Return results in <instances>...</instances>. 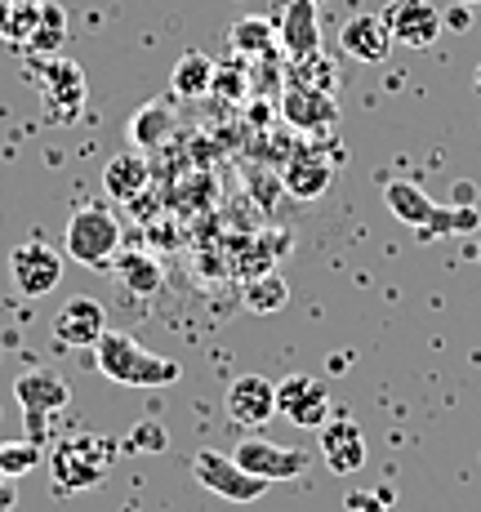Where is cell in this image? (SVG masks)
Instances as JSON below:
<instances>
[{
  "label": "cell",
  "instance_id": "cell-9",
  "mask_svg": "<svg viewBox=\"0 0 481 512\" xmlns=\"http://www.w3.org/2000/svg\"><path fill=\"white\" fill-rule=\"evenodd\" d=\"M9 281H14L18 294L41 299V294L58 290V281H63V254L41 241L14 245V254H9Z\"/></svg>",
  "mask_w": 481,
  "mask_h": 512
},
{
  "label": "cell",
  "instance_id": "cell-8",
  "mask_svg": "<svg viewBox=\"0 0 481 512\" xmlns=\"http://www.w3.org/2000/svg\"><path fill=\"white\" fill-rule=\"evenodd\" d=\"M379 18H384L392 45H406V49H433L437 36L446 32L441 9L433 0H388Z\"/></svg>",
  "mask_w": 481,
  "mask_h": 512
},
{
  "label": "cell",
  "instance_id": "cell-12",
  "mask_svg": "<svg viewBox=\"0 0 481 512\" xmlns=\"http://www.w3.org/2000/svg\"><path fill=\"white\" fill-rule=\"evenodd\" d=\"M281 116L303 134H326V130H335V121H339V103H335V94L290 81L286 98H281Z\"/></svg>",
  "mask_w": 481,
  "mask_h": 512
},
{
  "label": "cell",
  "instance_id": "cell-20",
  "mask_svg": "<svg viewBox=\"0 0 481 512\" xmlns=\"http://www.w3.org/2000/svg\"><path fill=\"white\" fill-rule=\"evenodd\" d=\"M170 90H174V98H183V103H192V98H205V94L214 90V58L201 54V49H188V54L174 63Z\"/></svg>",
  "mask_w": 481,
  "mask_h": 512
},
{
  "label": "cell",
  "instance_id": "cell-16",
  "mask_svg": "<svg viewBox=\"0 0 481 512\" xmlns=\"http://www.w3.org/2000/svg\"><path fill=\"white\" fill-rule=\"evenodd\" d=\"M339 45H343V54H348V58L375 67V63H388L392 36H388V27H384V18H379V14H357V18H348V23H343Z\"/></svg>",
  "mask_w": 481,
  "mask_h": 512
},
{
  "label": "cell",
  "instance_id": "cell-22",
  "mask_svg": "<svg viewBox=\"0 0 481 512\" xmlns=\"http://www.w3.org/2000/svg\"><path fill=\"white\" fill-rule=\"evenodd\" d=\"M228 45H232V54H237V58H263V54H272V45H277V18H263V14L241 18V23H232Z\"/></svg>",
  "mask_w": 481,
  "mask_h": 512
},
{
  "label": "cell",
  "instance_id": "cell-15",
  "mask_svg": "<svg viewBox=\"0 0 481 512\" xmlns=\"http://www.w3.org/2000/svg\"><path fill=\"white\" fill-rule=\"evenodd\" d=\"M277 41L290 58H308L321 49V18H317V0H286L277 18Z\"/></svg>",
  "mask_w": 481,
  "mask_h": 512
},
{
  "label": "cell",
  "instance_id": "cell-19",
  "mask_svg": "<svg viewBox=\"0 0 481 512\" xmlns=\"http://www.w3.org/2000/svg\"><path fill=\"white\" fill-rule=\"evenodd\" d=\"M147 183H152V165H147L143 152L112 156L103 170V192L112 196V201H134V196L147 192Z\"/></svg>",
  "mask_w": 481,
  "mask_h": 512
},
{
  "label": "cell",
  "instance_id": "cell-10",
  "mask_svg": "<svg viewBox=\"0 0 481 512\" xmlns=\"http://www.w3.org/2000/svg\"><path fill=\"white\" fill-rule=\"evenodd\" d=\"M277 415L294 428H321L330 419V383L317 374H286L277 383Z\"/></svg>",
  "mask_w": 481,
  "mask_h": 512
},
{
  "label": "cell",
  "instance_id": "cell-27",
  "mask_svg": "<svg viewBox=\"0 0 481 512\" xmlns=\"http://www.w3.org/2000/svg\"><path fill=\"white\" fill-rule=\"evenodd\" d=\"M290 81L335 94V67H330V58L317 49V54H308V58H294V63H290Z\"/></svg>",
  "mask_w": 481,
  "mask_h": 512
},
{
  "label": "cell",
  "instance_id": "cell-13",
  "mask_svg": "<svg viewBox=\"0 0 481 512\" xmlns=\"http://www.w3.org/2000/svg\"><path fill=\"white\" fill-rule=\"evenodd\" d=\"M321 459L335 477H352V472L366 468V437H361L357 419L339 415L321 423Z\"/></svg>",
  "mask_w": 481,
  "mask_h": 512
},
{
  "label": "cell",
  "instance_id": "cell-2",
  "mask_svg": "<svg viewBox=\"0 0 481 512\" xmlns=\"http://www.w3.org/2000/svg\"><path fill=\"white\" fill-rule=\"evenodd\" d=\"M112 459L116 441L94 437V432H72L49 450V481H54L58 495H85L112 472Z\"/></svg>",
  "mask_w": 481,
  "mask_h": 512
},
{
  "label": "cell",
  "instance_id": "cell-5",
  "mask_svg": "<svg viewBox=\"0 0 481 512\" xmlns=\"http://www.w3.org/2000/svg\"><path fill=\"white\" fill-rule=\"evenodd\" d=\"M192 477L201 490H210V495L228 499V504H254V499L268 495V481L250 477L237 459H232V450L223 455V450H196L192 455Z\"/></svg>",
  "mask_w": 481,
  "mask_h": 512
},
{
  "label": "cell",
  "instance_id": "cell-7",
  "mask_svg": "<svg viewBox=\"0 0 481 512\" xmlns=\"http://www.w3.org/2000/svg\"><path fill=\"white\" fill-rule=\"evenodd\" d=\"M85 72L72 58H49L41 67V112L49 125H72L85 112Z\"/></svg>",
  "mask_w": 481,
  "mask_h": 512
},
{
  "label": "cell",
  "instance_id": "cell-32",
  "mask_svg": "<svg viewBox=\"0 0 481 512\" xmlns=\"http://www.w3.org/2000/svg\"><path fill=\"white\" fill-rule=\"evenodd\" d=\"M459 5H468V9H473V5H481V0H459Z\"/></svg>",
  "mask_w": 481,
  "mask_h": 512
},
{
  "label": "cell",
  "instance_id": "cell-11",
  "mask_svg": "<svg viewBox=\"0 0 481 512\" xmlns=\"http://www.w3.org/2000/svg\"><path fill=\"white\" fill-rule=\"evenodd\" d=\"M228 419L237 428H263V423L277 419V383L263 379V374H241V379L228 383Z\"/></svg>",
  "mask_w": 481,
  "mask_h": 512
},
{
  "label": "cell",
  "instance_id": "cell-30",
  "mask_svg": "<svg viewBox=\"0 0 481 512\" xmlns=\"http://www.w3.org/2000/svg\"><path fill=\"white\" fill-rule=\"evenodd\" d=\"M18 504V486H14V477H0V512H14Z\"/></svg>",
  "mask_w": 481,
  "mask_h": 512
},
{
  "label": "cell",
  "instance_id": "cell-25",
  "mask_svg": "<svg viewBox=\"0 0 481 512\" xmlns=\"http://www.w3.org/2000/svg\"><path fill=\"white\" fill-rule=\"evenodd\" d=\"M170 130H174V116H170V103H165V98L139 107V112H134V121H130V139L139 147L165 143V134H170Z\"/></svg>",
  "mask_w": 481,
  "mask_h": 512
},
{
  "label": "cell",
  "instance_id": "cell-6",
  "mask_svg": "<svg viewBox=\"0 0 481 512\" xmlns=\"http://www.w3.org/2000/svg\"><path fill=\"white\" fill-rule=\"evenodd\" d=\"M232 459L250 472V477L268 481V486H281V481H299L303 472L312 468V450L303 446H277V441H263V437H245L237 441Z\"/></svg>",
  "mask_w": 481,
  "mask_h": 512
},
{
  "label": "cell",
  "instance_id": "cell-3",
  "mask_svg": "<svg viewBox=\"0 0 481 512\" xmlns=\"http://www.w3.org/2000/svg\"><path fill=\"white\" fill-rule=\"evenodd\" d=\"M384 205L392 210V219H401L406 228H415L424 241H433L441 232H473L477 228V210H446V205H433V196L424 192L419 183H406V179H392L384 187Z\"/></svg>",
  "mask_w": 481,
  "mask_h": 512
},
{
  "label": "cell",
  "instance_id": "cell-1",
  "mask_svg": "<svg viewBox=\"0 0 481 512\" xmlns=\"http://www.w3.org/2000/svg\"><path fill=\"white\" fill-rule=\"evenodd\" d=\"M94 366L121 388H174L183 379L179 361L156 357L152 348H143L134 334L103 330L94 343Z\"/></svg>",
  "mask_w": 481,
  "mask_h": 512
},
{
  "label": "cell",
  "instance_id": "cell-26",
  "mask_svg": "<svg viewBox=\"0 0 481 512\" xmlns=\"http://www.w3.org/2000/svg\"><path fill=\"white\" fill-rule=\"evenodd\" d=\"M286 299H290L286 281L272 277V272H263V277H250V285H245V303H250V312H259V317L286 308Z\"/></svg>",
  "mask_w": 481,
  "mask_h": 512
},
{
  "label": "cell",
  "instance_id": "cell-28",
  "mask_svg": "<svg viewBox=\"0 0 481 512\" xmlns=\"http://www.w3.org/2000/svg\"><path fill=\"white\" fill-rule=\"evenodd\" d=\"M36 464H41V446H36V441H5V446H0V477H27V472H32Z\"/></svg>",
  "mask_w": 481,
  "mask_h": 512
},
{
  "label": "cell",
  "instance_id": "cell-21",
  "mask_svg": "<svg viewBox=\"0 0 481 512\" xmlns=\"http://www.w3.org/2000/svg\"><path fill=\"white\" fill-rule=\"evenodd\" d=\"M116 285L121 290H130V294H156L165 285V272H161V263L152 259V254H143V250H125L121 259H116Z\"/></svg>",
  "mask_w": 481,
  "mask_h": 512
},
{
  "label": "cell",
  "instance_id": "cell-31",
  "mask_svg": "<svg viewBox=\"0 0 481 512\" xmlns=\"http://www.w3.org/2000/svg\"><path fill=\"white\" fill-rule=\"evenodd\" d=\"M441 23H446L450 32H468V5H464V9H450V14H441Z\"/></svg>",
  "mask_w": 481,
  "mask_h": 512
},
{
  "label": "cell",
  "instance_id": "cell-33",
  "mask_svg": "<svg viewBox=\"0 0 481 512\" xmlns=\"http://www.w3.org/2000/svg\"><path fill=\"white\" fill-rule=\"evenodd\" d=\"M477 90H481V63H477Z\"/></svg>",
  "mask_w": 481,
  "mask_h": 512
},
{
  "label": "cell",
  "instance_id": "cell-24",
  "mask_svg": "<svg viewBox=\"0 0 481 512\" xmlns=\"http://www.w3.org/2000/svg\"><path fill=\"white\" fill-rule=\"evenodd\" d=\"M41 23V0H0V36L9 45H27Z\"/></svg>",
  "mask_w": 481,
  "mask_h": 512
},
{
  "label": "cell",
  "instance_id": "cell-29",
  "mask_svg": "<svg viewBox=\"0 0 481 512\" xmlns=\"http://www.w3.org/2000/svg\"><path fill=\"white\" fill-rule=\"evenodd\" d=\"M125 446H130V450H147V455H161V450H165V432L156 428V423H147V428H139V432H130V437H125Z\"/></svg>",
  "mask_w": 481,
  "mask_h": 512
},
{
  "label": "cell",
  "instance_id": "cell-23",
  "mask_svg": "<svg viewBox=\"0 0 481 512\" xmlns=\"http://www.w3.org/2000/svg\"><path fill=\"white\" fill-rule=\"evenodd\" d=\"M63 41H67V9L58 5V0H41V23H36L32 41H27L23 49L49 63V58L63 54Z\"/></svg>",
  "mask_w": 481,
  "mask_h": 512
},
{
  "label": "cell",
  "instance_id": "cell-18",
  "mask_svg": "<svg viewBox=\"0 0 481 512\" xmlns=\"http://www.w3.org/2000/svg\"><path fill=\"white\" fill-rule=\"evenodd\" d=\"M14 397H18V406H23L27 415H54V410H63L67 401H72V388H67L58 374L32 370V374H23V379L14 383Z\"/></svg>",
  "mask_w": 481,
  "mask_h": 512
},
{
  "label": "cell",
  "instance_id": "cell-17",
  "mask_svg": "<svg viewBox=\"0 0 481 512\" xmlns=\"http://www.w3.org/2000/svg\"><path fill=\"white\" fill-rule=\"evenodd\" d=\"M330 179H335V165L326 161V156L317 152H294L286 161V170H281V187L294 196V201H321V196L330 192Z\"/></svg>",
  "mask_w": 481,
  "mask_h": 512
},
{
  "label": "cell",
  "instance_id": "cell-4",
  "mask_svg": "<svg viewBox=\"0 0 481 512\" xmlns=\"http://www.w3.org/2000/svg\"><path fill=\"white\" fill-rule=\"evenodd\" d=\"M63 250L81 268H107L116 259V250H121V223H116V214L98 201L72 210V219L63 228Z\"/></svg>",
  "mask_w": 481,
  "mask_h": 512
},
{
  "label": "cell",
  "instance_id": "cell-14",
  "mask_svg": "<svg viewBox=\"0 0 481 512\" xmlns=\"http://www.w3.org/2000/svg\"><path fill=\"white\" fill-rule=\"evenodd\" d=\"M103 330H107V308L98 299H90V294L67 299L54 317V339L63 348H94Z\"/></svg>",
  "mask_w": 481,
  "mask_h": 512
}]
</instances>
